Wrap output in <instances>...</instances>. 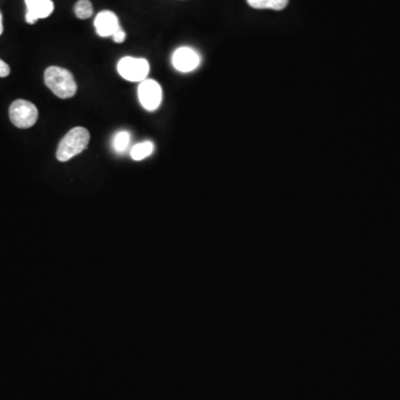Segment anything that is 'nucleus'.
Instances as JSON below:
<instances>
[{"mask_svg":"<svg viewBox=\"0 0 400 400\" xmlns=\"http://www.w3.org/2000/svg\"><path fill=\"white\" fill-rule=\"evenodd\" d=\"M90 134L87 129L76 127L66 134L60 140L57 148V159L59 162H68L77 155L82 154L89 145Z\"/></svg>","mask_w":400,"mask_h":400,"instance_id":"obj_1","label":"nucleus"},{"mask_svg":"<svg viewBox=\"0 0 400 400\" xmlns=\"http://www.w3.org/2000/svg\"><path fill=\"white\" fill-rule=\"evenodd\" d=\"M45 84L57 97L62 99L71 98L77 92V84L73 73L56 66L46 69Z\"/></svg>","mask_w":400,"mask_h":400,"instance_id":"obj_2","label":"nucleus"},{"mask_svg":"<svg viewBox=\"0 0 400 400\" xmlns=\"http://www.w3.org/2000/svg\"><path fill=\"white\" fill-rule=\"evenodd\" d=\"M9 117L15 126L18 128H31L37 123L38 110L31 101L18 99L10 105Z\"/></svg>","mask_w":400,"mask_h":400,"instance_id":"obj_3","label":"nucleus"},{"mask_svg":"<svg viewBox=\"0 0 400 400\" xmlns=\"http://www.w3.org/2000/svg\"><path fill=\"white\" fill-rule=\"evenodd\" d=\"M118 73L128 82H144L149 73V64L146 59L125 57L118 62Z\"/></svg>","mask_w":400,"mask_h":400,"instance_id":"obj_4","label":"nucleus"},{"mask_svg":"<svg viewBox=\"0 0 400 400\" xmlns=\"http://www.w3.org/2000/svg\"><path fill=\"white\" fill-rule=\"evenodd\" d=\"M140 104L148 112H155L163 101V90L158 82L153 79H145L138 87Z\"/></svg>","mask_w":400,"mask_h":400,"instance_id":"obj_5","label":"nucleus"},{"mask_svg":"<svg viewBox=\"0 0 400 400\" xmlns=\"http://www.w3.org/2000/svg\"><path fill=\"white\" fill-rule=\"evenodd\" d=\"M173 64L180 73H191L200 64V56L193 48L180 47L173 55Z\"/></svg>","mask_w":400,"mask_h":400,"instance_id":"obj_6","label":"nucleus"},{"mask_svg":"<svg viewBox=\"0 0 400 400\" xmlns=\"http://www.w3.org/2000/svg\"><path fill=\"white\" fill-rule=\"evenodd\" d=\"M27 6L26 21L34 25L37 20L45 19L53 14V3L51 0H25Z\"/></svg>","mask_w":400,"mask_h":400,"instance_id":"obj_7","label":"nucleus"},{"mask_svg":"<svg viewBox=\"0 0 400 400\" xmlns=\"http://www.w3.org/2000/svg\"><path fill=\"white\" fill-rule=\"evenodd\" d=\"M95 28L101 37H112L121 28L116 14L110 10L99 12L95 19Z\"/></svg>","mask_w":400,"mask_h":400,"instance_id":"obj_8","label":"nucleus"},{"mask_svg":"<svg viewBox=\"0 0 400 400\" xmlns=\"http://www.w3.org/2000/svg\"><path fill=\"white\" fill-rule=\"evenodd\" d=\"M289 0H247L250 7L255 9H272L283 10L288 5Z\"/></svg>","mask_w":400,"mask_h":400,"instance_id":"obj_9","label":"nucleus"},{"mask_svg":"<svg viewBox=\"0 0 400 400\" xmlns=\"http://www.w3.org/2000/svg\"><path fill=\"white\" fill-rule=\"evenodd\" d=\"M153 151H154L153 143L151 141H145V143L134 145L132 151H130V156H132V159L139 162V160H144L147 157L150 156L153 154Z\"/></svg>","mask_w":400,"mask_h":400,"instance_id":"obj_10","label":"nucleus"},{"mask_svg":"<svg viewBox=\"0 0 400 400\" xmlns=\"http://www.w3.org/2000/svg\"><path fill=\"white\" fill-rule=\"evenodd\" d=\"M73 12L79 19H88L93 16V5L89 0H79L73 7Z\"/></svg>","mask_w":400,"mask_h":400,"instance_id":"obj_11","label":"nucleus"},{"mask_svg":"<svg viewBox=\"0 0 400 400\" xmlns=\"http://www.w3.org/2000/svg\"><path fill=\"white\" fill-rule=\"evenodd\" d=\"M130 143V134L128 132H119L114 138V149L117 153H123Z\"/></svg>","mask_w":400,"mask_h":400,"instance_id":"obj_12","label":"nucleus"},{"mask_svg":"<svg viewBox=\"0 0 400 400\" xmlns=\"http://www.w3.org/2000/svg\"><path fill=\"white\" fill-rule=\"evenodd\" d=\"M112 40L115 42H118V44H121V42H125L126 40V33L123 31V29H119V31H116L114 36L112 37Z\"/></svg>","mask_w":400,"mask_h":400,"instance_id":"obj_13","label":"nucleus"},{"mask_svg":"<svg viewBox=\"0 0 400 400\" xmlns=\"http://www.w3.org/2000/svg\"><path fill=\"white\" fill-rule=\"evenodd\" d=\"M9 73H10V67H9L6 62L0 59V77L3 78V77L9 76Z\"/></svg>","mask_w":400,"mask_h":400,"instance_id":"obj_14","label":"nucleus"},{"mask_svg":"<svg viewBox=\"0 0 400 400\" xmlns=\"http://www.w3.org/2000/svg\"><path fill=\"white\" fill-rule=\"evenodd\" d=\"M3 17H1V14H0V35L3 34Z\"/></svg>","mask_w":400,"mask_h":400,"instance_id":"obj_15","label":"nucleus"}]
</instances>
